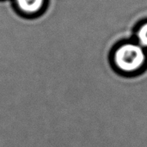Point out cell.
<instances>
[{
	"mask_svg": "<svg viewBox=\"0 0 147 147\" xmlns=\"http://www.w3.org/2000/svg\"><path fill=\"white\" fill-rule=\"evenodd\" d=\"M145 58L142 47L135 44H126L121 47L115 53V63L117 66L126 71L139 69L143 65Z\"/></svg>",
	"mask_w": 147,
	"mask_h": 147,
	"instance_id": "cell-1",
	"label": "cell"
},
{
	"mask_svg": "<svg viewBox=\"0 0 147 147\" xmlns=\"http://www.w3.org/2000/svg\"><path fill=\"white\" fill-rule=\"evenodd\" d=\"M19 10L25 15H36L45 6L46 0H15Z\"/></svg>",
	"mask_w": 147,
	"mask_h": 147,
	"instance_id": "cell-2",
	"label": "cell"
},
{
	"mask_svg": "<svg viewBox=\"0 0 147 147\" xmlns=\"http://www.w3.org/2000/svg\"><path fill=\"white\" fill-rule=\"evenodd\" d=\"M138 38L140 44L144 47H147V23L143 25L138 32Z\"/></svg>",
	"mask_w": 147,
	"mask_h": 147,
	"instance_id": "cell-3",
	"label": "cell"
}]
</instances>
